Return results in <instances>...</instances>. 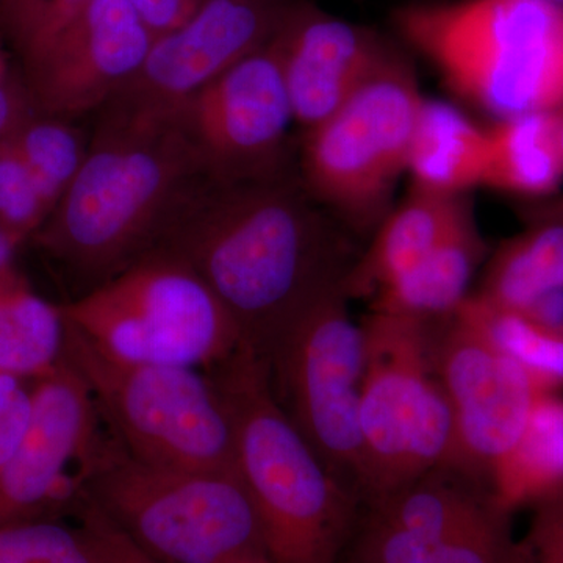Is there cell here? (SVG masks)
Returning <instances> with one entry per match:
<instances>
[{
  "label": "cell",
  "mask_w": 563,
  "mask_h": 563,
  "mask_svg": "<svg viewBox=\"0 0 563 563\" xmlns=\"http://www.w3.org/2000/svg\"><path fill=\"white\" fill-rule=\"evenodd\" d=\"M79 515L81 520L92 526V529L101 537L110 563H162L147 554L143 548L133 542L128 533L121 531L113 521L90 503L81 507Z\"/></svg>",
  "instance_id": "d6a6232c"
},
{
  "label": "cell",
  "mask_w": 563,
  "mask_h": 563,
  "mask_svg": "<svg viewBox=\"0 0 563 563\" xmlns=\"http://www.w3.org/2000/svg\"><path fill=\"white\" fill-rule=\"evenodd\" d=\"M0 563H110L90 525L70 528L55 518L0 523Z\"/></svg>",
  "instance_id": "4316f807"
},
{
  "label": "cell",
  "mask_w": 563,
  "mask_h": 563,
  "mask_svg": "<svg viewBox=\"0 0 563 563\" xmlns=\"http://www.w3.org/2000/svg\"><path fill=\"white\" fill-rule=\"evenodd\" d=\"M352 561L358 563H523L510 526L479 536L420 539L365 521Z\"/></svg>",
  "instance_id": "d4e9b609"
},
{
  "label": "cell",
  "mask_w": 563,
  "mask_h": 563,
  "mask_svg": "<svg viewBox=\"0 0 563 563\" xmlns=\"http://www.w3.org/2000/svg\"><path fill=\"white\" fill-rule=\"evenodd\" d=\"M85 499L162 563H229L265 550L242 481L133 457L109 431L79 463Z\"/></svg>",
  "instance_id": "5b68a950"
},
{
  "label": "cell",
  "mask_w": 563,
  "mask_h": 563,
  "mask_svg": "<svg viewBox=\"0 0 563 563\" xmlns=\"http://www.w3.org/2000/svg\"><path fill=\"white\" fill-rule=\"evenodd\" d=\"M22 239L0 225V277L13 272V257Z\"/></svg>",
  "instance_id": "e575fe53"
},
{
  "label": "cell",
  "mask_w": 563,
  "mask_h": 563,
  "mask_svg": "<svg viewBox=\"0 0 563 563\" xmlns=\"http://www.w3.org/2000/svg\"><path fill=\"white\" fill-rule=\"evenodd\" d=\"M528 228L499 244L485 262L477 295L518 312L540 292L563 284V220L528 211Z\"/></svg>",
  "instance_id": "603a6c76"
},
{
  "label": "cell",
  "mask_w": 563,
  "mask_h": 563,
  "mask_svg": "<svg viewBox=\"0 0 563 563\" xmlns=\"http://www.w3.org/2000/svg\"><path fill=\"white\" fill-rule=\"evenodd\" d=\"M350 563H358V562H355V561H351Z\"/></svg>",
  "instance_id": "60d3db41"
},
{
  "label": "cell",
  "mask_w": 563,
  "mask_h": 563,
  "mask_svg": "<svg viewBox=\"0 0 563 563\" xmlns=\"http://www.w3.org/2000/svg\"><path fill=\"white\" fill-rule=\"evenodd\" d=\"M229 563H273L265 550L250 551V553L239 555Z\"/></svg>",
  "instance_id": "74e56055"
},
{
  "label": "cell",
  "mask_w": 563,
  "mask_h": 563,
  "mask_svg": "<svg viewBox=\"0 0 563 563\" xmlns=\"http://www.w3.org/2000/svg\"><path fill=\"white\" fill-rule=\"evenodd\" d=\"M11 114H13V109H11L10 96L3 88H0V133L5 132L9 128Z\"/></svg>",
  "instance_id": "d590c367"
},
{
  "label": "cell",
  "mask_w": 563,
  "mask_h": 563,
  "mask_svg": "<svg viewBox=\"0 0 563 563\" xmlns=\"http://www.w3.org/2000/svg\"><path fill=\"white\" fill-rule=\"evenodd\" d=\"M352 239L291 172L243 184L210 180L158 246L201 274L243 346L268 363L296 322L343 287L358 255Z\"/></svg>",
  "instance_id": "6da1fadb"
},
{
  "label": "cell",
  "mask_w": 563,
  "mask_h": 563,
  "mask_svg": "<svg viewBox=\"0 0 563 563\" xmlns=\"http://www.w3.org/2000/svg\"><path fill=\"white\" fill-rule=\"evenodd\" d=\"M38 181L10 141L0 144V225L24 239L49 217Z\"/></svg>",
  "instance_id": "f1b7e54d"
},
{
  "label": "cell",
  "mask_w": 563,
  "mask_h": 563,
  "mask_svg": "<svg viewBox=\"0 0 563 563\" xmlns=\"http://www.w3.org/2000/svg\"><path fill=\"white\" fill-rule=\"evenodd\" d=\"M152 43L129 0H90L29 62L40 102L66 120L98 113L136 73Z\"/></svg>",
  "instance_id": "9a60e30c"
},
{
  "label": "cell",
  "mask_w": 563,
  "mask_h": 563,
  "mask_svg": "<svg viewBox=\"0 0 563 563\" xmlns=\"http://www.w3.org/2000/svg\"><path fill=\"white\" fill-rule=\"evenodd\" d=\"M210 180L176 114L96 113L87 158L40 242L77 298L155 250Z\"/></svg>",
  "instance_id": "7a4b0ae2"
},
{
  "label": "cell",
  "mask_w": 563,
  "mask_h": 563,
  "mask_svg": "<svg viewBox=\"0 0 563 563\" xmlns=\"http://www.w3.org/2000/svg\"><path fill=\"white\" fill-rule=\"evenodd\" d=\"M490 492L510 514L562 495L563 398L559 393L537 398L520 439L493 472Z\"/></svg>",
  "instance_id": "7402d4cb"
},
{
  "label": "cell",
  "mask_w": 563,
  "mask_h": 563,
  "mask_svg": "<svg viewBox=\"0 0 563 563\" xmlns=\"http://www.w3.org/2000/svg\"><path fill=\"white\" fill-rule=\"evenodd\" d=\"M366 521L420 539L479 536L510 526L492 492L448 468H435L368 503Z\"/></svg>",
  "instance_id": "e0dca14e"
},
{
  "label": "cell",
  "mask_w": 563,
  "mask_h": 563,
  "mask_svg": "<svg viewBox=\"0 0 563 563\" xmlns=\"http://www.w3.org/2000/svg\"><path fill=\"white\" fill-rule=\"evenodd\" d=\"M488 147V129L451 103L422 99L407 157L410 188L432 195H468L483 187Z\"/></svg>",
  "instance_id": "ffe728a7"
},
{
  "label": "cell",
  "mask_w": 563,
  "mask_h": 563,
  "mask_svg": "<svg viewBox=\"0 0 563 563\" xmlns=\"http://www.w3.org/2000/svg\"><path fill=\"white\" fill-rule=\"evenodd\" d=\"M521 547L523 563H563V493L536 506Z\"/></svg>",
  "instance_id": "1f68e13d"
},
{
  "label": "cell",
  "mask_w": 563,
  "mask_h": 563,
  "mask_svg": "<svg viewBox=\"0 0 563 563\" xmlns=\"http://www.w3.org/2000/svg\"><path fill=\"white\" fill-rule=\"evenodd\" d=\"M343 287L322 296L268 361L277 401L333 476L361 495L365 332ZM362 498V495H361Z\"/></svg>",
  "instance_id": "30bf717a"
},
{
  "label": "cell",
  "mask_w": 563,
  "mask_h": 563,
  "mask_svg": "<svg viewBox=\"0 0 563 563\" xmlns=\"http://www.w3.org/2000/svg\"><path fill=\"white\" fill-rule=\"evenodd\" d=\"M393 25L443 84L496 120L563 107V10L542 0L410 3Z\"/></svg>",
  "instance_id": "277c9868"
},
{
  "label": "cell",
  "mask_w": 563,
  "mask_h": 563,
  "mask_svg": "<svg viewBox=\"0 0 563 563\" xmlns=\"http://www.w3.org/2000/svg\"><path fill=\"white\" fill-rule=\"evenodd\" d=\"M228 407L235 472L273 563H339L362 498L329 472L282 409L268 363L240 347L207 372Z\"/></svg>",
  "instance_id": "3957f363"
},
{
  "label": "cell",
  "mask_w": 563,
  "mask_h": 563,
  "mask_svg": "<svg viewBox=\"0 0 563 563\" xmlns=\"http://www.w3.org/2000/svg\"><path fill=\"white\" fill-rule=\"evenodd\" d=\"M366 368L361 401L366 504L443 468L453 412L432 361V324L372 312L361 322Z\"/></svg>",
  "instance_id": "9c48e42d"
},
{
  "label": "cell",
  "mask_w": 563,
  "mask_h": 563,
  "mask_svg": "<svg viewBox=\"0 0 563 563\" xmlns=\"http://www.w3.org/2000/svg\"><path fill=\"white\" fill-rule=\"evenodd\" d=\"M291 0H202L174 31L157 36L131 79L98 113L174 117L202 88L261 49Z\"/></svg>",
  "instance_id": "4fadbf2b"
},
{
  "label": "cell",
  "mask_w": 563,
  "mask_h": 563,
  "mask_svg": "<svg viewBox=\"0 0 563 563\" xmlns=\"http://www.w3.org/2000/svg\"><path fill=\"white\" fill-rule=\"evenodd\" d=\"M65 342L62 307L44 301L14 272L0 277V374L38 379L62 362Z\"/></svg>",
  "instance_id": "cb8c5ba5"
},
{
  "label": "cell",
  "mask_w": 563,
  "mask_h": 563,
  "mask_svg": "<svg viewBox=\"0 0 563 563\" xmlns=\"http://www.w3.org/2000/svg\"><path fill=\"white\" fill-rule=\"evenodd\" d=\"M63 358L90 388L107 431L133 457L166 468L236 476L231 417L209 374L124 361L68 321Z\"/></svg>",
  "instance_id": "8992f818"
},
{
  "label": "cell",
  "mask_w": 563,
  "mask_h": 563,
  "mask_svg": "<svg viewBox=\"0 0 563 563\" xmlns=\"http://www.w3.org/2000/svg\"><path fill=\"white\" fill-rule=\"evenodd\" d=\"M90 0H2L10 31L24 52L35 58L80 13Z\"/></svg>",
  "instance_id": "f546056e"
},
{
  "label": "cell",
  "mask_w": 563,
  "mask_h": 563,
  "mask_svg": "<svg viewBox=\"0 0 563 563\" xmlns=\"http://www.w3.org/2000/svg\"><path fill=\"white\" fill-rule=\"evenodd\" d=\"M454 314L483 333L496 350L518 363L540 391L562 390V339L543 331L523 314L487 301L477 292L470 295Z\"/></svg>",
  "instance_id": "484cf974"
},
{
  "label": "cell",
  "mask_w": 563,
  "mask_h": 563,
  "mask_svg": "<svg viewBox=\"0 0 563 563\" xmlns=\"http://www.w3.org/2000/svg\"><path fill=\"white\" fill-rule=\"evenodd\" d=\"M38 181L52 210L76 179L87 158L90 136L81 135L68 122H33L9 140Z\"/></svg>",
  "instance_id": "83f0119b"
},
{
  "label": "cell",
  "mask_w": 563,
  "mask_h": 563,
  "mask_svg": "<svg viewBox=\"0 0 563 563\" xmlns=\"http://www.w3.org/2000/svg\"><path fill=\"white\" fill-rule=\"evenodd\" d=\"M472 214L468 195H432L410 188L352 263L343 279L344 295L350 301H369L384 285L435 250Z\"/></svg>",
  "instance_id": "ac0fdd59"
},
{
  "label": "cell",
  "mask_w": 563,
  "mask_h": 563,
  "mask_svg": "<svg viewBox=\"0 0 563 563\" xmlns=\"http://www.w3.org/2000/svg\"><path fill=\"white\" fill-rule=\"evenodd\" d=\"M544 3H550V5L558 7V9L563 10V0H542Z\"/></svg>",
  "instance_id": "f35d334b"
},
{
  "label": "cell",
  "mask_w": 563,
  "mask_h": 563,
  "mask_svg": "<svg viewBox=\"0 0 563 563\" xmlns=\"http://www.w3.org/2000/svg\"><path fill=\"white\" fill-rule=\"evenodd\" d=\"M487 258V243L472 214L435 250L384 285L369 299V310L424 324L448 320L472 295L474 276Z\"/></svg>",
  "instance_id": "d6986e66"
},
{
  "label": "cell",
  "mask_w": 563,
  "mask_h": 563,
  "mask_svg": "<svg viewBox=\"0 0 563 563\" xmlns=\"http://www.w3.org/2000/svg\"><path fill=\"white\" fill-rule=\"evenodd\" d=\"M31 415V380L0 374V476L16 454Z\"/></svg>",
  "instance_id": "4dcf8cb0"
},
{
  "label": "cell",
  "mask_w": 563,
  "mask_h": 563,
  "mask_svg": "<svg viewBox=\"0 0 563 563\" xmlns=\"http://www.w3.org/2000/svg\"><path fill=\"white\" fill-rule=\"evenodd\" d=\"M422 99L395 47L332 117L303 132L299 179L352 236L369 239L395 207Z\"/></svg>",
  "instance_id": "ba28073f"
},
{
  "label": "cell",
  "mask_w": 563,
  "mask_h": 563,
  "mask_svg": "<svg viewBox=\"0 0 563 563\" xmlns=\"http://www.w3.org/2000/svg\"><path fill=\"white\" fill-rule=\"evenodd\" d=\"M176 118L217 184L295 172L288 143L295 121L274 36L192 96Z\"/></svg>",
  "instance_id": "8fae6325"
},
{
  "label": "cell",
  "mask_w": 563,
  "mask_h": 563,
  "mask_svg": "<svg viewBox=\"0 0 563 563\" xmlns=\"http://www.w3.org/2000/svg\"><path fill=\"white\" fill-rule=\"evenodd\" d=\"M32 415L27 431L0 476V523L55 518L79 512L84 484L66 476L98 440V407L90 388L65 358L31 380Z\"/></svg>",
  "instance_id": "5bb4252c"
},
{
  "label": "cell",
  "mask_w": 563,
  "mask_h": 563,
  "mask_svg": "<svg viewBox=\"0 0 563 563\" xmlns=\"http://www.w3.org/2000/svg\"><path fill=\"white\" fill-rule=\"evenodd\" d=\"M529 211H533V213L551 214V217L562 218L563 220V198L542 203V206L536 207V209Z\"/></svg>",
  "instance_id": "8d00e7d4"
},
{
  "label": "cell",
  "mask_w": 563,
  "mask_h": 563,
  "mask_svg": "<svg viewBox=\"0 0 563 563\" xmlns=\"http://www.w3.org/2000/svg\"><path fill=\"white\" fill-rule=\"evenodd\" d=\"M154 38L184 24L202 0H129Z\"/></svg>",
  "instance_id": "836d02e7"
},
{
  "label": "cell",
  "mask_w": 563,
  "mask_h": 563,
  "mask_svg": "<svg viewBox=\"0 0 563 563\" xmlns=\"http://www.w3.org/2000/svg\"><path fill=\"white\" fill-rule=\"evenodd\" d=\"M432 361L453 412V448L443 468L490 490L493 472L543 391L457 314L432 324Z\"/></svg>",
  "instance_id": "7c38bea8"
},
{
  "label": "cell",
  "mask_w": 563,
  "mask_h": 563,
  "mask_svg": "<svg viewBox=\"0 0 563 563\" xmlns=\"http://www.w3.org/2000/svg\"><path fill=\"white\" fill-rule=\"evenodd\" d=\"M60 307L70 325L124 361L207 373L243 346L201 274L162 246Z\"/></svg>",
  "instance_id": "52a82bcc"
},
{
  "label": "cell",
  "mask_w": 563,
  "mask_h": 563,
  "mask_svg": "<svg viewBox=\"0 0 563 563\" xmlns=\"http://www.w3.org/2000/svg\"><path fill=\"white\" fill-rule=\"evenodd\" d=\"M559 114H561V128H562V139H563V107L559 110Z\"/></svg>",
  "instance_id": "ab89813d"
},
{
  "label": "cell",
  "mask_w": 563,
  "mask_h": 563,
  "mask_svg": "<svg viewBox=\"0 0 563 563\" xmlns=\"http://www.w3.org/2000/svg\"><path fill=\"white\" fill-rule=\"evenodd\" d=\"M292 121L303 132L332 117L395 49L376 32L309 2H291L277 29Z\"/></svg>",
  "instance_id": "2e32d148"
},
{
  "label": "cell",
  "mask_w": 563,
  "mask_h": 563,
  "mask_svg": "<svg viewBox=\"0 0 563 563\" xmlns=\"http://www.w3.org/2000/svg\"><path fill=\"white\" fill-rule=\"evenodd\" d=\"M483 187L523 199H550L563 184L561 114L536 111L488 128Z\"/></svg>",
  "instance_id": "44dd1931"
}]
</instances>
